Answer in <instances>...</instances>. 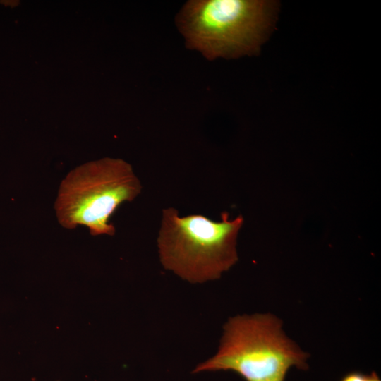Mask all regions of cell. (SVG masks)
Here are the masks:
<instances>
[{"label": "cell", "mask_w": 381, "mask_h": 381, "mask_svg": "<svg viewBox=\"0 0 381 381\" xmlns=\"http://www.w3.org/2000/svg\"><path fill=\"white\" fill-rule=\"evenodd\" d=\"M308 357L275 315H237L224 325L217 353L193 372L231 370L246 381H284L291 367L308 369Z\"/></svg>", "instance_id": "cell-1"}, {"label": "cell", "mask_w": 381, "mask_h": 381, "mask_svg": "<svg viewBox=\"0 0 381 381\" xmlns=\"http://www.w3.org/2000/svg\"><path fill=\"white\" fill-rule=\"evenodd\" d=\"M221 217L214 222L201 214L179 217L177 210L164 209L157 238L164 267L193 283L218 279L229 270L238 260L243 218L229 219L226 212Z\"/></svg>", "instance_id": "cell-2"}, {"label": "cell", "mask_w": 381, "mask_h": 381, "mask_svg": "<svg viewBox=\"0 0 381 381\" xmlns=\"http://www.w3.org/2000/svg\"><path fill=\"white\" fill-rule=\"evenodd\" d=\"M275 3L265 0H191L176 18L186 45L209 60L258 53Z\"/></svg>", "instance_id": "cell-3"}, {"label": "cell", "mask_w": 381, "mask_h": 381, "mask_svg": "<svg viewBox=\"0 0 381 381\" xmlns=\"http://www.w3.org/2000/svg\"><path fill=\"white\" fill-rule=\"evenodd\" d=\"M141 190L132 167L123 159L107 157L85 163L61 182L54 202L57 219L67 229L83 225L92 236H113L116 229L109 218Z\"/></svg>", "instance_id": "cell-4"}, {"label": "cell", "mask_w": 381, "mask_h": 381, "mask_svg": "<svg viewBox=\"0 0 381 381\" xmlns=\"http://www.w3.org/2000/svg\"><path fill=\"white\" fill-rule=\"evenodd\" d=\"M367 375L358 372L352 371L344 375L340 381H366Z\"/></svg>", "instance_id": "cell-5"}, {"label": "cell", "mask_w": 381, "mask_h": 381, "mask_svg": "<svg viewBox=\"0 0 381 381\" xmlns=\"http://www.w3.org/2000/svg\"><path fill=\"white\" fill-rule=\"evenodd\" d=\"M366 381H381V380L375 372H372L367 375Z\"/></svg>", "instance_id": "cell-6"}]
</instances>
